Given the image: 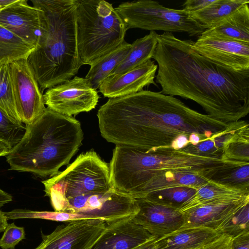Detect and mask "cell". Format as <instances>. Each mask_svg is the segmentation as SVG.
<instances>
[{
    "label": "cell",
    "mask_w": 249,
    "mask_h": 249,
    "mask_svg": "<svg viewBox=\"0 0 249 249\" xmlns=\"http://www.w3.org/2000/svg\"><path fill=\"white\" fill-rule=\"evenodd\" d=\"M97 116L101 134L108 142L143 151L175 149L180 136L196 134L203 141L229 124L190 108L174 96L148 90L109 98Z\"/></svg>",
    "instance_id": "6da1fadb"
},
{
    "label": "cell",
    "mask_w": 249,
    "mask_h": 249,
    "mask_svg": "<svg viewBox=\"0 0 249 249\" xmlns=\"http://www.w3.org/2000/svg\"><path fill=\"white\" fill-rule=\"evenodd\" d=\"M191 39L158 34L153 57L160 92L192 100L210 117L227 124L249 113V70L235 71L200 54Z\"/></svg>",
    "instance_id": "7a4b0ae2"
},
{
    "label": "cell",
    "mask_w": 249,
    "mask_h": 249,
    "mask_svg": "<svg viewBox=\"0 0 249 249\" xmlns=\"http://www.w3.org/2000/svg\"><path fill=\"white\" fill-rule=\"evenodd\" d=\"M249 163L193 155L172 148L143 151L116 145L108 167L112 186L137 199L152 180L166 172L193 174L210 180Z\"/></svg>",
    "instance_id": "3957f363"
},
{
    "label": "cell",
    "mask_w": 249,
    "mask_h": 249,
    "mask_svg": "<svg viewBox=\"0 0 249 249\" xmlns=\"http://www.w3.org/2000/svg\"><path fill=\"white\" fill-rule=\"evenodd\" d=\"M43 22L36 46L27 58L42 93L75 76L83 65L77 44L76 0H32Z\"/></svg>",
    "instance_id": "277c9868"
},
{
    "label": "cell",
    "mask_w": 249,
    "mask_h": 249,
    "mask_svg": "<svg viewBox=\"0 0 249 249\" xmlns=\"http://www.w3.org/2000/svg\"><path fill=\"white\" fill-rule=\"evenodd\" d=\"M25 126L22 139L5 156L11 170L53 177L69 163L82 145L80 122L47 107Z\"/></svg>",
    "instance_id": "5b68a950"
},
{
    "label": "cell",
    "mask_w": 249,
    "mask_h": 249,
    "mask_svg": "<svg viewBox=\"0 0 249 249\" xmlns=\"http://www.w3.org/2000/svg\"><path fill=\"white\" fill-rule=\"evenodd\" d=\"M78 48L83 65H91L121 45L127 31L112 5L104 0H76Z\"/></svg>",
    "instance_id": "8992f818"
},
{
    "label": "cell",
    "mask_w": 249,
    "mask_h": 249,
    "mask_svg": "<svg viewBox=\"0 0 249 249\" xmlns=\"http://www.w3.org/2000/svg\"><path fill=\"white\" fill-rule=\"evenodd\" d=\"M115 10L127 30L139 28L166 33L185 32L193 36H199L206 29L184 9L167 8L154 0L124 2Z\"/></svg>",
    "instance_id": "52a82bcc"
},
{
    "label": "cell",
    "mask_w": 249,
    "mask_h": 249,
    "mask_svg": "<svg viewBox=\"0 0 249 249\" xmlns=\"http://www.w3.org/2000/svg\"><path fill=\"white\" fill-rule=\"evenodd\" d=\"M44 104L50 109L71 116L94 109L98 102V91L85 78L75 76L49 88L43 94Z\"/></svg>",
    "instance_id": "ba28073f"
},
{
    "label": "cell",
    "mask_w": 249,
    "mask_h": 249,
    "mask_svg": "<svg viewBox=\"0 0 249 249\" xmlns=\"http://www.w3.org/2000/svg\"><path fill=\"white\" fill-rule=\"evenodd\" d=\"M16 109L20 122L29 124L37 119L46 107L38 82L27 59L10 64Z\"/></svg>",
    "instance_id": "9c48e42d"
},
{
    "label": "cell",
    "mask_w": 249,
    "mask_h": 249,
    "mask_svg": "<svg viewBox=\"0 0 249 249\" xmlns=\"http://www.w3.org/2000/svg\"><path fill=\"white\" fill-rule=\"evenodd\" d=\"M106 228L100 219L71 221L49 234H42V241L35 249H90Z\"/></svg>",
    "instance_id": "30bf717a"
},
{
    "label": "cell",
    "mask_w": 249,
    "mask_h": 249,
    "mask_svg": "<svg viewBox=\"0 0 249 249\" xmlns=\"http://www.w3.org/2000/svg\"><path fill=\"white\" fill-rule=\"evenodd\" d=\"M43 22L42 10L29 5L26 0H17L0 10V25L35 47L40 36Z\"/></svg>",
    "instance_id": "8fae6325"
},
{
    "label": "cell",
    "mask_w": 249,
    "mask_h": 249,
    "mask_svg": "<svg viewBox=\"0 0 249 249\" xmlns=\"http://www.w3.org/2000/svg\"><path fill=\"white\" fill-rule=\"evenodd\" d=\"M200 54L235 71L249 70V43L220 39L201 34L194 43Z\"/></svg>",
    "instance_id": "7c38bea8"
},
{
    "label": "cell",
    "mask_w": 249,
    "mask_h": 249,
    "mask_svg": "<svg viewBox=\"0 0 249 249\" xmlns=\"http://www.w3.org/2000/svg\"><path fill=\"white\" fill-rule=\"evenodd\" d=\"M137 200L139 210L133 218L134 222L157 238L172 233L183 225L184 215L178 210L146 198Z\"/></svg>",
    "instance_id": "4fadbf2b"
},
{
    "label": "cell",
    "mask_w": 249,
    "mask_h": 249,
    "mask_svg": "<svg viewBox=\"0 0 249 249\" xmlns=\"http://www.w3.org/2000/svg\"><path fill=\"white\" fill-rule=\"evenodd\" d=\"M158 65L149 60L122 73L110 76L100 84L99 91L106 97L113 98L137 93L155 81Z\"/></svg>",
    "instance_id": "5bb4252c"
},
{
    "label": "cell",
    "mask_w": 249,
    "mask_h": 249,
    "mask_svg": "<svg viewBox=\"0 0 249 249\" xmlns=\"http://www.w3.org/2000/svg\"><path fill=\"white\" fill-rule=\"evenodd\" d=\"M249 203V195L200 206L184 213L180 228L204 227L217 230L237 210Z\"/></svg>",
    "instance_id": "9a60e30c"
},
{
    "label": "cell",
    "mask_w": 249,
    "mask_h": 249,
    "mask_svg": "<svg viewBox=\"0 0 249 249\" xmlns=\"http://www.w3.org/2000/svg\"><path fill=\"white\" fill-rule=\"evenodd\" d=\"M156 238L129 218L107 225L90 249H134Z\"/></svg>",
    "instance_id": "2e32d148"
},
{
    "label": "cell",
    "mask_w": 249,
    "mask_h": 249,
    "mask_svg": "<svg viewBox=\"0 0 249 249\" xmlns=\"http://www.w3.org/2000/svg\"><path fill=\"white\" fill-rule=\"evenodd\" d=\"M217 230L204 227L180 228L157 238L159 249H196L218 237Z\"/></svg>",
    "instance_id": "e0dca14e"
},
{
    "label": "cell",
    "mask_w": 249,
    "mask_h": 249,
    "mask_svg": "<svg viewBox=\"0 0 249 249\" xmlns=\"http://www.w3.org/2000/svg\"><path fill=\"white\" fill-rule=\"evenodd\" d=\"M249 4H243L221 21L206 29L201 34L249 43Z\"/></svg>",
    "instance_id": "ac0fdd59"
},
{
    "label": "cell",
    "mask_w": 249,
    "mask_h": 249,
    "mask_svg": "<svg viewBox=\"0 0 249 249\" xmlns=\"http://www.w3.org/2000/svg\"><path fill=\"white\" fill-rule=\"evenodd\" d=\"M249 195V192L227 187L210 180L197 188L195 195L184 203L178 211L183 214L203 205Z\"/></svg>",
    "instance_id": "d6986e66"
},
{
    "label": "cell",
    "mask_w": 249,
    "mask_h": 249,
    "mask_svg": "<svg viewBox=\"0 0 249 249\" xmlns=\"http://www.w3.org/2000/svg\"><path fill=\"white\" fill-rule=\"evenodd\" d=\"M158 36L155 31H150L148 35L134 41L131 44L127 55L109 76L124 72L153 58L158 44Z\"/></svg>",
    "instance_id": "ffe728a7"
},
{
    "label": "cell",
    "mask_w": 249,
    "mask_h": 249,
    "mask_svg": "<svg viewBox=\"0 0 249 249\" xmlns=\"http://www.w3.org/2000/svg\"><path fill=\"white\" fill-rule=\"evenodd\" d=\"M131 46V44L124 41L117 48L103 55L90 65L85 78L94 89H98L102 82L124 59Z\"/></svg>",
    "instance_id": "44dd1931"
},
{
    "label": "cell",
    "mask_w": 249,
    "mask_h": 249,
    "mask_svg": "<svg viewBox=\"0 0 249 249\" xmlns=\"http://www.w3.org/2000/svg\"><path fill=\"white\" fill-rule=\"evenodd\" d=\"M247 122L239 120L231 123L223 131L211 137L200 141L196 144L188 143L180 149L182 151L193 155L207 157H222L224 144Z\"/></svg>",
    "instance_id": "7402d4cb"
},
{
    "label": "cell",
    "mask_w": 249,
    "mask_h": 249,
    "mask_svg": "<svg viewBox=\"0 0 249 249\" xmlns=\"http://www.w3.org/2000/svg\"><path fill=\"white\" fill-rule=\"evenodd\" d=\"M209 181L195 175L177 172H166L152 180L144 188L140 198H144L151 192L168 188L188 187L196 189Z\"/></svg>",
    "instance_id": "603a6c76"
},
{
    "label": "cell",
    "mask_w": 249,
    "mask_h": 249,
    "mask_svg": "<svg viewBox=\"0 0 249 249\" xmlns=\"http://www.w3.org/2000/svg\"><path fill=\"white\" fill-rule=\"evenodd\" d=\"M248 0H214L197 11L191 13L194 19L208 29L221 21L237 10Z\"/></svg>",
    "instance_id": "cb8c5ba5"
},
{
    "label": "cell",
    "mask_w": 249,
    "mask_h": 249,
    "mask_svg": "<svg viewBox=\"0 0 249 249\" xmlns=\"http://www.w3.org/2000/svg\"><path fill=\"white\" fill-rule=\"evenodd\" d=\"M35 48L0 25V65L27 59Z\"/></svg>",
    "instance_id": "d4e9b609"
},
{
    "label": "cell",
    "mask_w": 249,
    "mask_h": 249,
    "mask_svg": "<svg viewBox=\"0 0 249 249\" xmlns=\"http://www.w3.org/2000/svg\"><path fill=\"white\" fill-rule=\"evenodd\" d=\"M222 157L231 160L249 162L248 123L226 142L223 146Z\"/></svg>",
    "instance_id": "484cf974"
},
{
    "label": "cell",
    "mask_w": 249,
    "mask_h": 249,
    "mask_svg": "<svg viewBox=\"0 0 249 249\" xmlns=\"http://www.w3.org/2000/svg\"><path fill=\"white\" fill-rule=\"evenodd\" d=\"M196 189L188 187H176L149 193L146 198L157 203L178 210L195 195Z\"/></svg>",
    "instance_id": "4316f807"
},
{
    "label": "cell",
    "mask_w": 249,
    "mask_h": 249,
    "mask_svg": "<svg viewBox=\"0 0 249 249\" xmlns=\"http://www.w3.org/2000/svg\"><path fill=\"white\" fill-rule=\"evenodd\" d=\"M0 108L14 121L23 124L20 122L16 109L10 64L0 65Z\"/></svg>",
    "instance_id": "83f0119b"
},
{
    "label": "cell",
    "mask_w": 249,
    "mask_h": 249,
    "mask_svg": "<svg viewBox=\"0 0 249 249\" xmlns=\"http://www.w3.org/2000/svg\"><path fill=\"white\" fill-rule=\"evenodd\" d=\"M25 131V125L14 121L0 108V141L12 149L20 141Z\"/></svg>",
    "instance_id": "f1b7e54d"
},
{
    "label": "cell",
    "mask_w": 249,
    "mask_h": 249,
    "mask_svg": "<svg viewBox=\"0 0 249 249\" xmlns=\"http://www.w3.org/2000/svg\"><path fill=\"white\" fill-rule=\"evenodd\" d=\"M210 180L227 187L249 192V163L233 168Z\"/></svg>",
    "instance_id": "f546056e"
},
{
    "label": "cell",
    "mask_w": 249,
    "mask_h": 249,
    "mask_svg": "<svg viewBox=\"0 0 249 249\" xmlns=\"http://www.w3.org/2000/svg\"><path fill=\"white\" fill-rule=\"evenodd\" d=\"M248 231H249V203L237 210L217 230L220 233L228 234L232 238Z\"/></svg>",
    "instance_id": "4dcf8cb0"
},
{
    "label": "cell",
    "mask_w": 249,
    "mask_h": 249,
    "mask_svg": "<svg viewBox=\"0 0 249 249\" xmlns=\"http://www.w3.org/2000/svg\"><path fill=\"white\" fill-rule=\"evenodd\" d=\"M18 219H41L57 222H71L89 219L87 216L74 213L57 211H37L19 209L17 212Z\"/></svg>",
    "instance_id": "1f68e13d"
},
{
    "label": "cell",
    "mask_w": 249,
    "mask_h": 249,
    "mask_svg": "<svg viewBox=\"0 0 249 249\" xmlns=\"http://www.w3.org/2000/svg\"><path fill=\"white\" fill-rule=\"evenodd\" d=\"M25 232L23 227L17 226L15 223L8 224L0 239L2 249H15L16 246L25 238Z\"/></svg>",
    "instance_id": "d6a6232c"
},
{
    "label": "cell",
    "mask_w": 249,
    "mask_h": 249,
    "mask_svg": "<svg viewBox=\"0 0 249 249\" xmlns=\"http://www.w3.org/2000/svg\"><path fill=\"white\" fill-rule=\"evenodd\" d=\"M232 237L221 233L214 239L196 249H231Z\"/></svg>",
    "instance_id": "836d02e7"
},
{
    "label": "cell",
    "mask_w": 249,
    "mask_h": 249,
    "mask_svg": "<svg viewBox=\"0 0 249 249\" xmlns=\"http://www.w3.org/2000/svg\"><path fill=\"white\" fill-rule=\"evenodd\" d=\"M231 249H249V231L232 238Z\"/></svg>",
    "instance_id": "e575fe53"
},
{
    "label": "cell",
    "mask_w": 249,
    "mask_h": 249,
    "mask_svg": "<svg viewBox=\"0 0 249 249\" xmlns=\"http://www.w3.org/2000/svg\"><path fill=\"white\" fill-rule=\"evenodd\" d=\"M214 0H187L182 6L184 9L189 13L200 10L212 3Z\"/></svg>",
    "instance_id": "d590c367"
},
{
    "label": "cell",
    "mask_w": 249,
    "mask_h": 249,
    "mask_svg": "<svg viewBox=\"0 0 249 249\" xmlns=\"http://www.w3.org/2000/svg\"><path fill=\"white\" fill-rule=\"evenodd\" d=\"M12 196L0 188V209L12 201Z\"/></svg>",
    "instance_id": "8d00e7d4"
},
{
    "label": "cell",
    "mask_w": 249,
    "mask_h": 249,
    "mask_svg": "<svg viewBox=\"0 0 249 249\" xmlns=\"http://www.w3.org/2000/svg\"><path fill=\"white\" fill-rule=\"evenodd\" d=\"M156 239L150 240L134 249H159L156 243Z\"/></svg>",
    "instance_id": "74e56055"
},
{
    "label": "cell",
    "mask_w": 249,
    "mask_h": 249,
    "mask_svg": "<svg viewBox=\"0 0 249 249\" xmlns=\"http://www.w3.org/2000/svg\"><path fill=\"white\" fill-rule=\"evenodd\" d=\"M11 149L7 144L0 141V157L6 156Z\"/></svg>",
    "instance_id": "f35d334b"
},
{
    "label": "cell",
    "mask_w": 249,
    "mask_h": 249,
    "mask_svg": "<svg viewBox=\"0 0 249 249\" xmlns=\"http://www.w3.org/2000/svg\"><path fill=\"white\" fill-rule=\"evenodd\" d=\"M16 1L17 0H0V10Z\"/></svg>",
    "instance_id": "ab89813d"
}]
</instances>
